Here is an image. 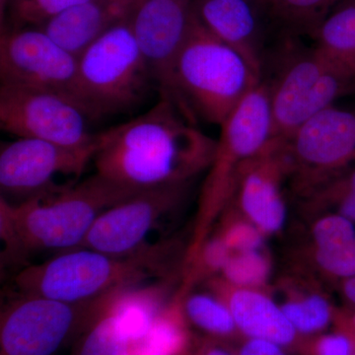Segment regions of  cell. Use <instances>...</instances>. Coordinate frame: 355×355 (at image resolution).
Here are the masks:
<instances>
[{"mask_svg": "<svg viewBox=\"0 0 355 355\" xmlns=\"http://www.w3.org/2000/svg\"><path fill=\"white\" fill-rule=\"evenodd\" d=\"M188 120L161 97L146 113L100 132L98 174L139 191L184 184L211 164L217 144Z\"/></svg>", "mask_w": 355, "mask_h": 355, "instance_id": "cell-1", "label": "cell"}, {"mask_svg": "<svg viewBox=\"0 0 355 355\" xmlns=\"http://www.w3.org/2000/svg\"><path fill=\"white\" fill-rule=\"evenodd\" d=\"M96 173L60 193L20 203L0 198V228L6 258L17 261L42 251H71L98 217L139 193Z\"/></svg>", "mask_w": 355, "mask_h": 355, "instance_id": "cell-2", "label": "cell"}, {"mask_svg": "<svg viewBox=\"0 0 355 355\" xmlns=\"http://www.w3.org/2000/svg\"><path fill=\"white\" fill-rule=\"evenodd\" d=\"M260 77L239 53L212 36L195 16L173 69L171 100L184 116L193 109L220 127L261 83Z\"/></svg>", "mask_w": 355, "mask_h": 355, "instance_id": "cell-3", "label": "cell"}, {"mask_svg": "<svg viewBox=\"0 0 355 355\" xmlns=\"http://www.w3.org/2000/svg\"><path fill=\"white\" fill-rule=\"evenodd\" d=\"M155 270L154 253L120 258L78 249L26 266L14 284L22 295L83 303L127 291L155 275Z\"/></svg>", "mask_w": 355, "mask_h": 355, "instance_id": "cell-4", "label": "cell"}, {"mask_svg": "<svg viewBox=\"0 0 355 355\" xmlns=\"http://www.w3.org/2000/svg\"><path fill=\"white\" fill-rule=\"evenodd\" d=\"M151 79L128 19L93 42L78 57L71 97L90 119L137 106Z\"/></svg>", "mask_w": 355, "mask_h": 355, "instance_id": "cell-5", "label": "cell"}, {"mask_svg": "<svg viewBox=\"0 0 355 355\" xmlns=\"http://www.w3.org/2000/svg\"><path fill=\"white\" fill-rule=\"evenodd\" d=\"M220 128L202 193V220L209 219L227 202L237 189L243 166L275 139L270 86L261 83L250 91Z\"/></svg>", "mask_w": 355, "mask_h": 355, "instance_id": "cell-6", "label": "cell"}, {"mask_svg": "<svg viewBox=\"0 0 355 355\" xmlns=\"http://www.w3.org/2000/svg\"><path fill=\"white\" fill-rule=\"evenodd\" d=\"M354 91V69L316 48L298 58L270 87L275 137L288 140L306 121Z\"/></svg>", "mask_w": 355, "mask_h": 355, "instance_id": "cell-7", "label": "cell"}, {"mask_svg": "<svg viewBox=\"0 0 355 355\" xmlns=\"http://www.w3.org/2000/svg\"><path fill=\"white\" fill-rule=\"evenodd\" d=\"M100 139L83 146H67L34 139H17L0 151L1 197L26 202L69 190L79 183L99 147Z\"/></svg>", "mask_w": 355, "mask_h": 355, "instance_id": "cell-8", "label": "cell"}, {"mask_svg": "<svg viewBox=\"0 0 355 355\" xmlns=\"http://www.w3.org/2000/svg\"><path fill=\"white\" fill-rule=\"evenodd\" d=\"M120 292L83 303L20 294L1 314L0 355L55 354Z\"/></svg>", "mask_w": 355, "mask_h": 355, "instance_id": "cell-9", "label": "cell"}, {"mask_svg": "<svg viewBox=\"0 0 355 355\" xmlns=\"http://www.w3.org/2000/svg\"><path fill=\"white\" fill-rule=\"evenodd\" d=\"M90 120L69 96L40 89L0 85V127L18 139H34L67 146L94 142Z\"/></svg>", "mask_w": 355, "mask_h": 355, "instance_id": "cell-10", "label": "cell"}, {"mask_svg": "<svg viewBox=\"0 0 355 355\" xmlns=\"http://www.w3.org/2000/svg\"><path fill=\"white\" fill-rule=\"evenodd\" d=\"M77 64L76 55L40 28L2 33L1 85L53 91L71 97Z\"/></svg>", "mask_w": 355, "mask_h": 355, "instance_id": "cell-11", "label": "cell"}, {"mask_svg": "<svg viewBox=\"0 0 355 355\" xmlns=\"http://www.w3.org/2000/svg\"><path fill=\"white\" fill-rule=\"evenodd\" d=\"M183 184L147 189L103 212L76 250H94L120 258L150 254L144 242L179 202Z\"/></svg>", "mask_w": 355, "mask_h": 355, "instance_id": "cell-12", "label": "cell"}, {"mask_svg": "<svg viewBox=\"0 0 355 355\" xmlns=\"http://www.w3.org/2000/svg\"><path fill=\"white\" fill-rule=\"evenodd\" d=\"M195 0H137L128 18L151 79L171 100L178 55L193 25Z\"/></svg>", "mask_w": 355, "mask_h": 355, "instance_id": "cell-13", "label": "cell"}, {"mask_svg": "<svg viewBox=\"0 0 355 355\" xmlns=\"http://www.w3.org/2000/svg\"><path fill=\"white\" fill-rule=\"evenodd\" d=\"M293 170L320 184L355 160V110L331 106L311 118L288 139Z\"/></svg>", "mask_w": 355, "mask_h": 355, "instance_id": "cell-14", "label": "cell"}, {"mask_svg": "<svg viewBox=\"0 0 355 355\" xmlns=\"http://www.w3.org/2000/svg\"><path fill=\"white\" fill-rule=\"evenodd\" d=\"M292 169L288 141L279 137L270 140L261 153L243 166L236 189L238 202L247 220L263 234L279 232L286 222L280 181Z\"/></svg>", "mask_w": 355, "mask_h": 355, "instance_id": "cell-15", "label": "cell"}, {"mask_svg": "<svg viewBox=\"0 0 355 355\" xmlns=\"http://www.w3.org/2000/svg\"><path fill=\"white\" fill-rule=\"evenodd\" d=\"M214 286L232 313L240 336L300 352L305 338L296 333L282 306L272 298L258 289L240 288L226 282Z\"/></svg>", "mask_w": 355, "mask_h": 355, "instance_id": "cell-16", "label": "cell"}, {"mask_svg": "<svg viewBox=\"0 0 355 355\" xmlns=\"http://www.w3.org/2000/svg\"><path fill=\"white\" fill-rule=\"evenodd\" d=\"M258 6L254 0H195L193 13L212 36L239 53L261 76Z\"/></svg>", "mask_w": 355, "mask_h": 355, "instance_id": "cell-17", "label": "cell"}, {"mask_svg": "<svg viewBox=\"0 0 355 355\" xmlns=\"http://www.w3.org/2000/svg\"><path fill=\"white\" fill-rule=\"evenodd\" d=\"M137 0H87L40 26L78 58L93 42L130 18Z\"/></svg>", "mask_w": 355, "mask_h": 355, "instance_id": "cell-18", "label": "cell"}, {"mask_svg": "<svg viewBox=\"0 0 355 355\" xmlns=\"http://www.w3.org/2000/svg\"><path fill=\"white\" fill-rule=\"evenodd\" d=\"M315 258L331 277H355V223L340 214L320 218L313 228Z\"/></svg>", "mask_w": 355, "mask_h": 355, "instance_id": "cell-19", "label": "cell"}, {"mask_svg": "<svg viewBox=\"0 0 355 355\" xmlns=\"http://www.w3.org/2000/svg\"><path fill=\"white\" fill-rule=\"evenodd\" d=\"M121 293L84 329L76 355H132V338L114 303Z\"/></svg>", "mask_w": 355, "mask_h": 355, "instance_id": "cell-20", "label": "cell"}, {"mask_svg": "<svg viewBox=\"0 0 355 355\" xmlns=\"http://www.w3.org/2000/svg\"><path fill=\"white\" fill-rule=\"evenodd\" d=\"M311 36L316 49L355 70V0H343Z\"/></svg>", "mask_w": 355, "mask_h": 355, "instance_id": "cell-21", "label": "cell"}, {"mask_svg": "<svg viewBox=\"0 0 355 355\" xmlns=\"http://www.w3.org/2000/svg\"><path fill=\"white\" fill-rule=\"evenodd\" d=\"M184 316L210 338L225 340L240 336L227 304L222 299L196 293L186 299Z\"/></svg>", "mask_w": 355, "mask_h": 355, "instance_id": "cell-22", "label": "cell"}, {"mask_svg": "<svg viewBox=\"0 0 355 355\" xmlns=\"http://www.w3.org/2000/svg\"><path fill=\"white\" fill-rule=\"evenodd\" d=\"M282 309L301 338L321 335L335 320L336 312L330 302L319 294L289 299Z\"/></svg>", "mask_w": 355, "mask_h": 355, "instance_id": "cell-23", "label": "cell"}, {"mask_svg": "<svg viewBox=\"0 0 355 355\" xmlns=\"http://www.w3.org/2000/svg\"><path fill=\"white\" fill-rule=\"evenodd\" d=\"M187 342L179 317L161 312L146 336L132 343V355H184Z\"/></svg>", "mask_w": 355, "mask_h": 355, "instance_id": "cell-24", "label": "cell"}, {"mask_svg": "<svg viewBox=\"0 0 355 355\" xmlns=\"http://www.w3.org/2000/svg\"><path fill=\"white\" fill-rule=\"evenodd\" d=\"M343 0H270L268 7L289 29L309 34Z\"/></svg>", "mask_w": 355, "mask_h": 355, "instance_id": "cell-25", "label": "cell"}, {"mask_svg": "<svg viewBox=\"0 0 355 355\" xmlns=\"http://www.w3.org/2000/svg\"><path fill=\"white\" fill-rule=\"evenodd\" d=\"M221 272L230 286L257 289L270 277V263L261 250L231 253Z\"/></svg>", "mask_w": 355, "mask_h": 355, "instance_id": "cell-26", "label": "cell"}, {"mask_svg": "<svg viewBox=\"0 0 355 355\" xmlns=\"http://www.w3.org/2000/svg\"><path fill=\"white\" fill-rule=\"evenodd\" d=\"M87 0H8L16 29L24 26H42L55 16ZM6 7V8H7Z\"/></svg>", "mask_w": 355, "mask_h": 355, "instance_id": "cell-27", "label": "cell"}, {"mask_svg": "<svg viewBox=\"0 0 355 355\" xmlns=\"http://www.w3.org/2000/svg\"><path fill=\"white\" fill-rule=\"evenodd\" d=\"M300 352L305 355H354V345L347 334L336 330L305 338Z\"/></svg>", "mask_w": 355, "mask_h": 355, "instance_id": "cell-28", "label": "cell"}, {"mask_svg": "<svg viewBox=\"0 0 355 355\" xmlns=\"http://www.w3.org/2000/svg\"><path fill=\"white\" fill-rule=\"evenodd\" d=\"M263 233L250 221L236 222L226 230L222 239L231 253L256 251L263 244Z\"/></svg>", "mask_w": 355, "mask_h": 355, "instance_id": "cell-29", "label": "cell"}, {"mask_svg": "<svg viewBox=\"0 0 355 355\" xmlns=\"http://www.w3.org/2000/svg\"><path fill=\"white\" fill-rule=\"evenodd\" d=\"M230 254V250L221 237L212 240L209 245H207L203 258L210 270H222L227 263Z\"/></svg>", "mask_w": 355, "mask_h": 355, "instance_id": "cell-30", "label": "cell"}, {"mask_svg": "<svg viewBox=\"0 0 355 355\" xmlns=\"http://www.w3.org/2000/svg\"><path fill=\"white\" fill-rule=\"evenodd\" d=\"M286 349L277 343L245 338L237 349V355H288Z\"/></svg>", "mask_w": 355, "mask_h": 355, "instance_id": "cell-31", "label": "cell"}, {"mask_svg": "<svg viewBox=\"0 0 355 355\" xmlns=\"http://www.w3.org/2000/svg\"><path fill=\"white\" fill-rule=\"evenodd\" d=\"M189 355H237V349H231L224 340L207 336L198 342Z\"/></svg>", "mask_w": 355, "mask_h": 355, "instance_id": "cell-32", "label": "cell"}, {"mask_svg": "<svg viewBox=\"0 0 355 355\" xmlns=\"http://www.w3.org/2000/svg\"><path fill=\"white\" fill-rule=\"evenodd\" d=\"M334 321L336 330L343 331L355 340V311L352 313H336Z\"/></svg>", "mask_w": 355, "mask_h": 355, "instance_id": "cell-33", "label": "cell"}, {"mask_svg": "<svg viewBox=\"0 0 355 355\" xmlns=\"http://www.w3.org/2000/svg\"><path fill=\"white\" fill-rule=\"evenodd\" d=\"M338 207V214L349 218L355 223V193H349L336 202Z\"/></svg>", "mask_w": 355, "mask_h": 355, "instance_id": "cell-34", "label": "cell"}, {"mask_svg": "<svg viewBox=\"0 0 355 355\" xmlns=\"http://www.w3.org/2000/svg\"><path fill=\"white\" fill-rule=\"evenodd\" d=\"M342 291L347 302L355 308V277L343 280Z\"/></svg>", "mask_w": 355, "mask_h": 355, "instance_id": "cell-35", "label": "cell"}, {"mask_svg": "<svg viewBox=\"0 0 355 355\" xmlns=\"http://www.w3.org/2000/svg\"><path fill=\"white\" fill-rule=\"evenodd\" d=\"M254 1L258 2V3L261 4V6H268L270 4V0H254Z\"/></svg>", "mask_w": 355, "mask_h": 355, "instance_id": "cell-36", "label": "cell"}, {"mask_svg": "<svg viewBox=\"0 0 355 355\" xmlns=\"http://www.w3.org/2000/svg\"><path fill=\"white\" fill-rule=\"evenodd\" d=\"M352 342H354V355H355V340H352Z\"/></svg>", "mask_w": 355, "mask_h": 355, "instance_id": "cell-37", "label": "cell"}]
</instances>
